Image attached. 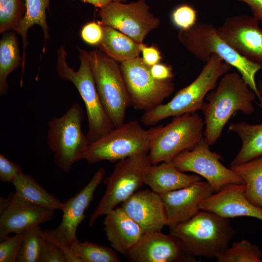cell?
Masks as SVG:
<instances>
[{
  "label": "cell",
  "instance_id": "obj_17",
  "mask_svg": "<svg viewBox=\"0 0 262 262\" xmlns=\"http://www.w3.org/2000/svg\"><path fill=\"white\" fill-rule=\"evenodd\" d=\"M253 16L227 18L217 28L221 37L240 55L262 66V29Z\"/></svg>",
  "mask_w": 262,
  "mask_h": 262
},
{
  "label": "cell",
  "instance_id": "obj_27",
  "mask_svg": "<svg viewBox=\"0 0 262 262\" xmlns=\"http://www.w3.org/2000/svg\"><path fill=\"white\" fill-rule=\"evenodd\" d=\"M17 38L15 33H4L0 41V95L6 96L8 85V76L22 65Z\"/></svg>",
  "mask_w": 262,
  "mask_h": 262
},
{
  "label": "cell",
  "instance_id": "obj_26",
  "mask_svg": "<svg viewBox=\"0 0 262 262\" xmlns=\"http://www.w3.org/2000/svg\"><path fill=\"white\" fill-rule=\"evenodd\" d=\"M243 180L245 194L250 202L262 208V156L251 161L230 165Z\"/></svg>",
  "mask_w": 262,
  "mask_h": 262
},
{
  "label": "cell",
  "instance_id": "obj_38",
  "mask_svg": "<svg viewBox=\"0 0 262 262\" xmlns=\"http://www.w3.org/2000/svg\"><path fill=\"white\" fill-rule=\"evenodd\" d=\"M139 49L144 62L150 67L159 63L162 59L160 52L154 46L147 47L142 43H139Z\"/></svg>",
  "mask_w": 262,
  "mask_h": 262
},
{
  "label": "cell",
  "instance_id": "obj_28",
  "mask_svg": "<svg viewBox=\"0 0 262 262\" xmlns=\"http://www.w3.org/2000/svg\"><path fill=\"white\" fill-rule=\"evenodd\" d=\"M26 10L19 26L16 31L21 35L23 44L22 72L25 64V49L28 44L27 33L29 29L34 24L39 25L43 30L44 39L49 38V28L46 19V10L50 0H25Z\"/></svg>",
  "mask_w": 262,
  "mask_h": 262
},
{
  "label": "cell",
  "instance_id": "obj_6",
  "mask_svg": "<svg viewBox=\"0 0 262 262\" xmlns=\"http://www.w3.org/2000/svg\"><path fill=\"white\" fill-rule=\"evenodd\" d=\"M163 126L159 125L146 130L136 120L124 123L89 143L83 159L89 164L103 161L114 163L139 153H148Z\"/></svg>",
  "mask_w": 262,
  "mask_h": 262
},
{
  "label": "cell",
  "instance_id": "obj_11",
  "mask_svg": "<svg viewBox=\"0 0 262 262\" xmlns=\"http://www.w3.org/2000/svg\"><path fill=\"white\" fill-rule=\"evenodd\" d=\"M105 174L104 168H99L83 188L64 202L62 210L63 214L60 225L53 230L44 231L46 240L55 243L61 248L67 262H80L71 246L79 241L76 236L77 228L85 218V211Z\"/></svg>",
  "mask_w": 262,
  "mask_h": 262
},
{
  "label": "cell",
  "instance_id": "obj_24",
  "mask_svg": "<svg viewBox=\"0 0 262 262\" xmlns=\"http://www.w3.org/2000/svg\"><path fill=\"white\" fill-rule=\"evenodd\" d=\"M229 131L237 134L242 141L241 148L230 165L244 163L262 156V123H232Z\"/></svg>",
  "mask_w": 262,
  "mask_h": 262
},
{
  "label": "cell",
  "instance_id": "obj_35",
  "mask_svg": "<svg viewBox=\"0 0 262 262\" xmlns=\"http://www.w3.org/2000/svg\"><path fill=\"white\" fill-rule=\"evenodd\" d=\"M80 34L83 41L88 45L98 46L103 37L102 25L95 21L88 22L83 26Z\"/></svg>",
  "mask_w": 262,
  "mask_h": 262
},
{
  "label": "cell",
  "instance_id": "obj_25",
  "mask_svg": "<svg viewBox=\"0 0 262 262\" xmlns=\"http://www.w3.org/2000/svg\"><path fill=\"white\" fill-rule=\"evenodd\" d=\"M12 183L16 194L26 200L55 210L63 209L64 202L46 191L31 176L22 172L16 176Z\"/></svg>",
  "mask_w": 262,
  "mask_h": 262
},
{
  "label": "cell",
  "instance_id": "obj_13",
  "mask_svg": "<svg viewBox=\"0 0 262 262\" xmlns=\"http://www.w3.org/2000/svg\"><path fill=\"white\" fill-rule=\"evenodd\" d=\"M210 146L203 137L193 148L180 153L171 162L182 172H192L204 178L215 192L228 184H245L240 176L222 164V156L212 151Z\"/></svg>",
  "mask_w": 262,
  "mask_h": 262
},
{
  "label": "cell",
  "instance_id": "obj_23",
  "mask_svg": "<svg viewBox=\"0 0 262 262\" xmlns=\"http://www.w3.org/2000/svg\"><path fill=\"white\" fill-rule=\"evenodd\" d=\"M101 25L103 37L98 46L101 51L120 63L139 56V43L112 27Z\"/></svg>",
  "mask_w": 262,
  "mask_h": 262
},
{
  "label": "cell",
  "instance_id": "obj_16",
  "mask_svg": "<svg viewBox=\"0 0 262 262\" xmlns=\"http://www.w3.org/2000/svg\"><path fill=\"white\" fill-rule=\"evenodd\" d=\"M55 210L32 203L15 192L0 198V241L13 232L23 233L28 228L50 220Z\"/></svg>",
  "mask_w": 262,
  "mask_h": 262
},
{
  "label": "cell",
  "instance_id": "obj_41",
  "mask_svg": "<svg viewBox=\"0 0 262 262\" xmlns=\"http://www.w3.org/2000/svg\"><path fill=\"white\" fill-rule=\"evenodd\" d=\"M84 2L92 4L95 7L103 8L111 3L115 1L125 2L127 0H80Z\"/></svg>",
  "mask_w": 262,
  "mask_h": 262
},
{
  "label": "cell",
  "instance_id": "obj_33",
  "mask_svg": "<svg viewBox=\"0 0 262 262\" xmlns=\"http://www.w3.org/2000/svg\"><path fill=\"white\" fill-rule=\"evenodd\" d=\"M24 238L23 233L7 236L0 243V262H16Z\"/></svg>",
  "mask_w": 262,
  "mask_h": 262
},
{
  "label": "cell",
  "instance_id": "obj_9",
  "mask_svg": "<svg viewBox=\"0 0 262 262\" xmlns=\"http://www.w3.org/2000/svg\"><path fill=\"white\" fill-rule=\"evenodd\" d=\"M151 164L147 152L139 153L117 162L112 174L104 179L105 192L91 215L92 227L100 216L106 215L131 196L144 184V173Z\"/></svg>",
  "mask_w": 262,
  "mask_h": 262
},
{
  "label": "cell",
  "instance_id": "obj_40",
  "mask_svg": "<svg viewBox=\"0 0 262 262\" xmlns=\"http://www.w3.org/2000/svg\"><path fill=\"white\" fill-rule=\"evenodd\" d=\"M246 4L250 8L253 16L262 21V0H237Z\"/></svg>",
  "mask_w": 262,
  "mask_h": 262
},
{
  "label": "cell",
  "instance_id": "obj_18",
  "mask_svg": "<svg viewBox=\"0 0 262 262\" xmlns=\"http://www.w3.org/2000/svg\"><path fill=\"white\" fill-rule=\"evenodd\" d=\"M215 192L206 181H198L186 187L160 195L168 227L187 221L200 210V203Z\"/></svg>",
  "mask_w": 262,
  "mask_h": 262
},
{
  "label": "cell",
  "instance_id": "obj_1",
  "mask_svg": "<svg viewBox=\"0 0 262 262\" xmlns=\"http://www.w3.org/2000/svg\"><path fill=\"white\" fill-rule=\"evenodd\" d=\"M257 96L239 72L224 74L216 89L206 95L202 112L204 138L210 145L215 144L225 126L234 114L241 111L250 115L254 111L253 102Z\"/></svg>",
  "mask_w": 262,
  "mask_h": 262
},
{
  "label": "cell",
  "instance_id": "obj_31",
  "mask_svg": "<svg viewBox=\"0 0 262 262\" xmlns=\"http://www.w3.org/2000/svg\"><path fill=\"white\" fill-rule=\"evenodd\" d=\"M26 10L25 0H0V33L16 32Z\"/></svg>",
  "mask_w": 262,
  "mask_h": 262
},
{
  "label": "cell",
  "instance_id": "obj_20",
  "mask_svg": "<svg viewBox=\"0 0 262 262\" xmlns=\"http://www.w3.org/2000/svg\"><path fill=\"white\" fill-rule=\"evenodd\" d=\"M121 207L145 233L161 231L167 225L161 196L151 190H138L122 203Z\"/></svg>",
  "mask_w": 262,
  "mask_h": 262
},
{
  "label": "cell",
  "instance_id": "obj_7",
  "mask_svg": "<svg viewBox=\"0 0 262 262\" xmlns=\"http://www.w3.org/2000/svg\"><path fill=\"white\" fill-rule=\"evenodd\" d=\"M83 119V109L75 103L61 116H53L49 121L47 143L56 165L65 172L83 159L88 149L89 142L82 130Z\"/></svg>",
  "mask_w": 262,
  "mask_h": 262
},
{
  "label": "cell",
  "instance_id": "obj_4",
  "mask_svg": "<svg viewBox=\"0 0 262 262\" xmlns=\"http://www.w3.org/2000/svg\"><path fill=\"white\" fill-rule=\"evenodd\" d=\"M178 38L186 49L200 61L206 62L212 54H216L237 69L256 94L262 108V98L255 80L256 74L262 69V66L240 55L221 37L213 25L196 22L190 29L180 30Z\"/></svg>",
  "mask_w": 262,
  "mask_h": 262
},
{
  "label": "cell",
  "instance_id": "obj_22",
  "mask_svg": "<svg viewBox=\"0 0 262 262\" xmlns=\"http://www.w3.org/2000/svg\"><path fill=\"white\" fill-rule=\"evenodd\" d=\"M201 180L200 176L187 174L178 169L170 162L150 164L144 173V182L151 190L161 195L180 189Z\"/></svg>",
  "mask_w": 262,
  "mask_h": 262
},
{
  "label": "cell",
  "instance_id": "obj_32",
  "mask_svg": "<svg viewBox=\"0 0 262 262\" xmlns=\"http://www.w3.org/2000/svg\"><path fill=\"white\" fill-rule=\"evenodd\" d=\"M262 259L259 247L243 240L233 243L217 260L218 262H261Z\"/></svg>",
  "mask_w": 262,
  "mask_h": 262
},
{
  "label": "cell",
  "instance_id": "obj_39",
  "mask_svg": "<svg viewBox=\"0 0 262 262\" xmlns=\"http://www.w3.org/2000/svg\"><path fill=\"white\" fill-rule=\"evenodd\" d=\"M150 70L152 76L158 80L172 79L174 77L172 68L165 64H156L150 67Z\"/></svg>",
  "mask_w": 262,
  "mask_h": 262
},
{
  "label": "cell",
  "instance_id": "obj_5",
  "mask_svg": "<svg viewBox=\"0 0 262 262\" xmlns=\"http://www.w3.org/2000/svg\"><path fill=\"white\" fill-rule=\"evenodd\" d=\"M80 66L77 71L66 61L65 46L57 50L56 70L59 77L72 82L85 105L88 121L86 136L92 143L115 128L105 112L98 94L87 56V52L79 47Z\"/></svg>",
  "mask_w": 262,
  "mask_h": 262
},
{
  "label": "cell",
  "instance_id": "obj_8",
  "mask_svg": "<svg viewBox=\"0 0 262 262\" xmlns=\"http://www.w3.org/2000/svg\"><path fill=\"white\" fill-rule=\"evenodd\" d=\"M96 88L108 116L115 127L125 122L131 106L130 95L118 62L100 50L87 52Z\"/></svg>",
  "mask_w": 262,
  "mask_h": 262
},
{
  "label": "cell",
  "instance_id": "obj_21",
  "mask_svg": "<svg viewBox=\"0 0 262 262\" xmlns=\"http://www.w3.org/2000/svg\"><path fill=\"white\" fill-rule=\"evenodd\" d=\"M103 225L111 246L122 254L135 245L145 233L121 207L106 215Z\"/></svg>",
  "mask_w": 262,
  "mask_h": 262
},
{
  "label": "cell",
  "instance_id": "obj_2",
  "mask_svg": "<svg viewBox=\"0 0 262 262\" xmlns=\"http://www.w3.org/2000/svg\"><path fill=\"white\" fill-rule=\"evenodd\" d=\"M232 66L219 56L212 54L196 79L179 90L168 102L144 111L141 117L145 126H154L162 120L188 113L202 111L204 99L214 89L218 80Z\"/></svg>",
  "mask_w": 262,
  "mask_h": 262
},
{
  "label": "cell",
  "instance_id": "obj_12",
  "mask_svg": "<svg viewBox=\"0 0 262 262\" xmlns=\"http://www.w3.org/2000/svg\"><path fill=\"white\" fill-rule=\"evenodd\" d=\"M120 68L128 91L131 106L148 110L161 104L174 90L172 79L160 81L151 74L150 66L139 56L122 62Z\"/></svg>",
  "mask_w": 262,
  "mask_h": 262
},
{
  "label": "cell",
  "instance_id": "obj_15",
  "mask_svg": "<svg viewBox=\"0 0 262 262\" xmlns=\"http://www.w3.org/2000/svg\"><path fill=\"white\" fill-rule=\"evenodd\" d=\"M132 262H195L182 242L161 231L144 233L124 254Z\"/></svg>",
  "mask_w": 262,
  "mask_h": 262
},
{
  "label": "cell",
  "instance_id": "obj_14",
  "mask_svg": "<svg viewBox=\"0 0 262 262\" xmlns=\"http://www.w3.org/2000/svg\"><path fill=\"white\" fill-rule=\"evenodd\" d=\"M100 23L119 31L138 43L152 31L157 29L159 19L149 11L146 0L128 3L115 1L100 9Z\"/></svg>",
  "mask_w": 262,
  "mask_h": 262
},
{
  "label": "cell",
  "instance_id": "obj_19",
  "mask_svg": "<svg viewBox=\"0 0 262 262\" xmlns=\"http://www.w3.org/2000/svg\"><path fill=\"white\" fill-rule=\"evenodd\" d=\"M245 190V184L225 185L216 194L202 200L199 208L224 218L247 216L262 222V208L249 201Z\"/></svg>",
  "mask_w": 262,
  "mask_h": 262
},
{
  "label": "cell",
  "instance_id": "obj_36",
  "mask_svg": "<svg viewBox=\"0 0 262 262\" xmlns=\"http://www.w3.org/2000/svg\"><path fill=\"white\" fill-rule=\"evenodd\" d=\"M38 262H67L61 248L49 241L44 242Z\"/></svg>",
  "mask_w": 262,
  "mask_h": 262
},
{
  "label": "cell",
  "instance_id": "obj_29",
  "mask_svg": "<svg viewBox=\"0 0 262 262\" xmlns=\"http://www.w3.org/2000/svg\"><path fill=\"white\" fill-rule=\"evenodd\" d=\"M46 239L44 230L39 225L31 226L24 232L22 244L17 262H38Z\"/></svg>",
  "mask_w": 262,
  "mask_h": 262
},
{
  "label": "cell",
  "instance_id": "obj_34",
  "mask_svg": "<svg viewBox=\"0 0 262 262\" xmlns=\"http://www.w3.org/2000/svg\"><path fill=\"white\" fill-rule=\"evenodd\" d=\"M171 19L174 25L180 30H187L196 23L197 13L192 6L182 4L173 10Z\"/></svg>",
  "mask_w": 262,
  "mask_h": 262
},
{
  "label": "cell",
  "instance_id": "obj_30",
  "mask_svg": "<svg viewBox=\"0 0 262 262\" xmlns=\"http://www.w3.org/2000/svg\"><path fill=\"white\" fill-rule=\"evenodd\" d=\"M81 262H120L121 260L112 248L89 241H79L71 246Z\"/></svg>",
  "mask_w": 262,
  "mask_h": 262
},
{
  "label": "cell",
  "instance_id": "obj_37",
  "mask_svg": "<svg viewBox=\"0 0 262 262\" xmlns=\"http://www.w3.org/2000/svg\"><path fill=\"white\" fill-rule=\"evenodd\" d=\"M20 166L0 154V180L4 182L12 183L16 176L22 172Z\"/></svg>",
  "mask_w": 262,
  "mask_h": 262
},
{
  "label": "cell",
  "instance_id": "obj_10",
  "mask_svg": "<svg viewBox=\"0 0 262 262\" xmlns=\"http://www.w3.org/2000/svg\"><path fill=\"white\" fill-rule=\"evenodd\" d=\"M204 128V120L196 113L174 117L154 139L148 154L150 163L170 162L180 153L193 148L203 138Z\"/></svg>",
  "mask_w": 262,
  "mask_h": 262
},
{
  "label": "cell",
  "instance_id": "obj_3",
  "mask_svg": "<svg viewBox=\"0 0 262 262\" xmlns=\"http://www.w3.org/2000/svg\"><path fill=\"white\" fill-rule=\"evenodd\" d=\"M199 211L185 222L169 227L193 256L218 258L229 247L235 231L229 218Z\"/></svg>",
  "mask_w": 262,
  "mask_h": 262
}]
</instances>
